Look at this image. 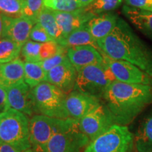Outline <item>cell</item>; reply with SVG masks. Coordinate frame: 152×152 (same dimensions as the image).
Segmentation results:
<instances>
[{
  "instance_id": "obj_20",
  "label": "cell",
  "mask_w": 152,
  "mask_h": 152,
  "mask_svg": "<svg viewBox=\"0 0 152 152\" xmlns=\"http://www.w3.org/2000/svg\"><path fill=\"white\" fill-rule=\"evenodd\" d=\"M135 147L138 152H152V111L139 127L135 136Z\"/></svg>"
},
{
  "instance_id": "obj_14",
  "label": "cell",
  "mask_w": 152,
  "mask_h": 152,
  "mask_svg": "<svg viewBox=\"0 0 152 152\" xmlns=\"http://www.w3.org/2000/svg\"><path fill=\"white\" fill-rule=\"evenodd\" d=\"M101 103L97 98L73 90L67 95L66 109L70 118L79 121Z\"/></svg>"
},
{
  "instance_id": "obj_28",
  "label": "cell",
  "mask_w": 152,
  "mask_h": 152,
  "mask_svg": "<svg viewBox=\"0 0 152 152\" xmlns=\"http://www.w3.org/2000/svg\"><path fill=\"white\" fill-rule=\"evenodd\" d=\"M41 45L42 43L36 42L29 39L22 47L20 52L21 59L24 60V62H40Z\"/></svg>"
},
{
  "instance_id": "obj_6",
  "label": "cell",
  "mask_w": 152,
  "mask_h": 152,
  "mask_svg": "<svg viewBox=\"0 0 152 152\" xmlns=\"http://www.w3.org/2000/svg\"><path fill=\"white\" fill-rule=\"evenodd\" d=\"M115 80L113 74L105 62L93 64L77 72L74 90L101 100L109 85Z\"/></svg>"
},
{
  "instance_id": "obj_4",
  "label": "cell",
  "mask_w": 152,
  "mask_h": 152,
  "mask_svg": "<svg viewBox=\"0 0 152 152\" xmlns=\"http://www.w3.org/2000/svg\"><path fill=\"white\" fill-rule=\"evenodd\" d=\"M78 125V121L72 118L61 119L35 114L30 121L31 149L39 152L43 146L54 135L77 128Z\"/></svg>"
},
{
  "instance_id": "obj_32",
  "label": "cell",
  "mask_w": 152,
  "mask_h": 152,
  "mask_svg": "<svg viewBox=\"0 0 152 152\" xmlns=\"http://www.w3.org/2000/svg\"><path fill=\"white\" fill-rule=\"evenodd\" d=\"M61 45H58L56 42H49L42 43L40 49L41 61L52 58L56 55L60 50Z\"/></svg>"
},
{
  "instance_id": "obj_24",
  "label": "cell",
  "mask_w": 152,
  "mask_h": 152,
  "mask_svg": "<svg viewBox=\"0 0 152 152\" xmlns=\"http://www.w3.org/2000/svg\"><path fill=\"white\" fill-rule=\"evenodd\" d=\"M22 46L8 38H0V64L20 58Z\"/></svg>"
},
{
  "instance_id": "obj_31",
  "label": "cell",
  "mask_w": 152,
  "mask_h": 152,
  "mask_svg": "<svg viewBox=\"0 0 152 152\" xmlns=\"http://www.w3.org/2000/svg\"><path fill=\"white\" fill-rule=\"evenodd\" d=\"M30 39L39 43H45L49 42H54L49 36L46 30L39 23H35L32 28L30 34Z\"/></svg>"
},
{
  "instance_id": "obj_15",
  "label": "cell",
  "mask_w": 152,
  "mask_h": 152,
  "mask_svg": "<svg viewBox=\"0 0 152 152\" xmlns=\"http://www.w3.org/2000/svg\"><path fill=\"white\" fill-rule=\"evenodd\" d=\"M67 57L77 72L86 66L104 62L100 51L90 45L68 48Z\"/></svg>"
},
{
  "instance_id": "obj_34",
  "label": "cell",
  "mask_w": 152,
  "mask_h": 152,
  "mask_svg": "<svg viewBox=\"0 0 152 152\" xmlns=\"http://www.w3.org/2000/svg\"><path fill=\"white\" fill-rule=\"evenodd\" d=\"M10 109L7 91L4 87L0 86V114L4 113Z\"/></svg>"
},
{
  "instance_id": "obj_8",
  "label": "cell",
  "mask_w": 152,
  "mask_h": 152,
  "mask_svg": "<svg viewBox=\"0 0 152 152\" xmlns=\"http://www.w3.org/2000/svg\"><path fill=\"white\" fill-rule=\"evenodd\" d=\"M114 125L111 114L104 103H101L79 121L78 128L90 141L105 132Z\"/></svg>"
},
{
  "instance_id": "obj_23",
  "label": "cell",
  "mask_w": 152,
  "mask_h": 152,
  "mask_svg": "<svg viewBox=\"0 0 152 152\" xmlns=\"http://www.w3.org/2000/svg\"><path fill=\"white\" fill-rule=\"evenodd\" d=\"M24 81L31 89L47 82V73L39 62H24Z\"/></svg>"
},
{
  "instance_id": "obj_30",
  "label": "cell",
  "mask_w": 152,
  "mask_h": 152,
  "mask_svg": "<svg viewBox=\"0 0 152 152\" xmlns=\"http://www.w3.org/2000/svg\"><path fill=\"white\" fill-rule=\"evenodd\" d=\"M67 50L68 48L65 47L61 46L60 50L58 51V53L52 58H49L48 59H46L42 61L39 62L45 71L47 73L49 71L56 67L57 66L60 65L62 63H64L65 61L68 59L67 57Z\"/></svg>"
},
{
  "instance_id": "obj_33",
  "label": "cell",
  "mask_w": 152,
  "mask_h": 152,
  "mask_svg": "<svg viewBox=\"0 0 152 152\" xmlns=\"http://www.w3.org/2000/svg\"><path fill=\"white\" fill-rule=\"evenodd\" d=\"M125 5L152 12V0H125Z\"/></svg>"
},
{
  "instance_id": "obj_18",
  "label": "cell",
  "mask_w": 152,
  "mask_h": 152,
  "mask_svg": "<svg viewBox=\"0 0 152 152\" xmlns=\"http://www.w3.org/2000/svg\"><path fill=\"white\" fill-rule=\"evenodd\" d=\"M24 82V61L20 58L0 64V86L7 88Z\"/></svg>"
},
{
  "instance_id": "obj_16",
  "label": "cell",
  "mask_w": 152,
  "mask_h": 152,
  "mask_svg": "<svg viewBox=\"0 0 152 152\" xmlns=\"http://www.w3.org/2000/svg\"><path fill=\"white\" fill-rule=\"evenodd\" d=\"M53 13L64 38L74 30L84 26L94 16V15L85 10V8L71 12L53 11Z\"/></svg>"
},
{
  "instance_id": "obj_17",
  "label": "cell",
  "mask_w": 152,
  "mask_h": 152,
  "mask_svg": "<svg viewBox=\"0 0 152 152\" xmlns=\"http://www.w3.org/2000/svg\"><path fill=\"white\" fill-rule=\"evenodd\" d=\"M119 17L114 13L94 16L86 23L89 31L96 41L106 37L115 28Z\"/></svg>"
},
{
  "instance_id": "obj_21",
  "label": "cell",
  "mask_w": 152,
  "mask_h": 152,
  "mask_svg": "<svg viewBox=\"0 0 152 152\" xmlns=\"http://www.w3.org/2000/svg\"><path fill=\"white\" fill-rule=\"evenodd\" d=\"M37 23L46 30L53 40L61 45L64 37L52 10L45 7L38 16Z\"/></svg>"
},
{
  "instance_id": "obj_26",
  "label": "cell",
  "mask_w": 152,
  "mask_h": 152,
  "mask_svg": "<svg viewBox=\"0 0 152 152\" xmlns=\"http://www.w3.org/2000/svg\"><path fill=\"white\" fill-rule=\"evenodd\" d=\"M24 0H0V14L17 18L23 16Z\"/></svg>"
},
{
  "instance_id": "obj_38",
  "label": "cell",
  "mask_w": 152,
  "mask_h": 152,
  "mask_svg": "<svg viewBox=\"0 0 152 152\" xmlns=\"http://www.w3.org/2000/svg\"><path fill=\"white\" fill-rule=\"evenodd\" d=\"M23 152H37V151H35V150H33V149H30L26 150V151H25Z\"/></svg>"
},
{
  "instance_id": "obj_3",
  "label": "cell",
  "mask_w": 152,
  "mask_h": 152,
  "mask_svg": "<svg viewBox=\"0 0 152 152\" xmlns=\"http://www.w3.org/2000/svg\"><path fill=\"white\" fill-rule=\"evenodd\" d=\"M30 121L27 115L13 109L0 114V142L21 152L31 149Z\"/></svg>"
},
{
  "instance_id": "obj_19",
  "label": "cell",
  "mask_w": 152,
  "mask_h": 152,
  "mask_svg": "<svg viewBox=\"0 0 152 152\" xmlns=\"http://www.w3.org/2000/svg\"><path fill=\"white\" fill-rule=\"evenodd\" d=\"M122 12L142 34L152 39V12L124 5Z\"/></svg>"
},
{
  "instance_id": "obj_35",
  "label": "cell",
  "mask_w": 152,
  "mask_h": 152,
  "mask_svg": "<svg viewBox=\"0 0 152 152\" xmlns=\"http://www.w3.org/2000/svg\"><path fill=\"white\" fill-rule=\"evenodd\" d=\"M0 152H21L9 144L0 142Z\"/></svg>"
},
{
  "instance_id": "obj_1",
  "label": "cell",
  "mask_w": 152,
  "mask_h": 152,
  "mask_svg": "<svg viewBox=\"0 0 152 152\" xmlns=\"http://www.w3.org/2000/svg\"><path fill=\"white\" fill-rule=\"evenodd\" d=\"M96 43L109 58L130 62L152 77L151 50L123 19L119 18L111 33Z\"/></svg>"
},
{
  "instance_id": "obj_29",
  "label": "cell",
  "mask_w": 152,
  "mask_h": 152,
  "mask_svg": "<svg viewBox=\"0 0 152 152\" xmlns=\"http://www.w3.org/2000/svg\"><path fill=\"white\" fill-rule=\"evenodd\" d=\"M45 8V0H24L23 16L37 23V18Z\"/></svg>"
},
{
  "instance_id": "obj_22",
  "label": "cell",
  "mask_w": 152,
  "mask_h": 152,
  "mask_svg": "<svg viewBox=\"0 0 152 152\" xmlns=\"http://www.w3.org/2000/svg\"><path fill=\"white\" fill-rule=\"evenodd\" d=\"M60 45L65 47L66 48L90 45L99 49L96 41L91 35L86 24L83 27L74 30L71 33L66 36Z\"/></svg>"
},
{
  "instance_id": "obj_37",
  "label": "cell",
  "mask_w": 152,
  "mask_h": 152,
  "mask_svg": "<svg viewBox=\"0 0 152 152\" xmlns=\"http://www.w3.org/2000/svg\"><path fill=\"white\" fill-rule=\"evenodd\" d=\"M1 34H2V18L0 14V38H1Z\"/></svg>"
},
{
  "instance_id": "obj_11",
  "label": "cell",
  "mask_w": 152,
  "mask_h": 152,
  "mask_svg": "<svg viewBox=\"0 0 152 152\" xmlns=\"http://www.w3.org/2000/svg\"><path fill=\"white\" fill-rule=\"evenodd\" d=\"M1 37L8 38L20 46H23L24 44L30 39V31L35 23L23 16L13 18L1 15Z\"/></svg>"
},
{
  "instance_id": "obj_2",
  "label": "cell",
  "mask_w": 152,
  "mask_h": 152,
  "mask_svg": "<svg viewBox=\"0 0 152 152\" xmlns=\"http://www.w3.org/2000/svg\"><path fill=\"white\" fill-rule=\"evenodd\" d=\"M102 99L114 124L126 126L152 102V86L115 80L106 90Z\"/></svg>"
},
{
  "instance_id": "obj_7",
  "label": "cell",
  "mask_w": 152,
  "mask_h": 152,
  "mask_svg": "<svg viewBox=\"0 0 152 152\" xmlns=\"http://www.w3.org/2000/svg\"><path fill=\"white\" fill-rule=\"evenodd\" d=\"M134 135L125 125L114 124L85 148L84 152H130Z\"/></svg>"
},
{
  "instance_id": "obj_25",
  "label": "cell",
  "mask_w": 152,
  "mask_h": 152,
  "mask_svg": "<svg viewBox=\"0 0 152 152\" xmlns=\"http://www.w3.org/2000/svg\"><path fill=\"white\" fill-rule=\"evenodd\" d=\"M123 0H94L85 7V10L94 16L111 12L121 7Z\"/></svg>"
},
{
  "instance_id": "obj_9",
  "label": "cell",
  "mask_w": 152,
  "mask_h": 152,
  "mask_svg": "<svg viewBox=\"0 0 152 152\" xmlns=\"http://www.w3.org/2000/svg\"><path fill=\"white\" fill-rule=\"evenodd\" d=\"M90 142L77 127L54 135L39 152H81Z\"/></svg>"
},
{
  "instance_id": "obj_10",
  "label": "cell",
  "mask_w": 152,
  "mask_h": 152,
  "mask_svg": "<svg viewBox=\"0 0 152 152\" xmlns=\"http://www.w3.org/2000/svg\"><path fill=\"white\" fill-rule=\"evenodd\" d=\"M101 54L116 80L128 84L152 86V77L137 66L125 61L112 59L102 52Z\"/></svg>"
},
{
  "instance_id": "obj_27",
  "label": "cell",
  "mask_w": 152,
  "mask_h": 152,
  "mask_svg": "<svg viewBox=\"0 0 152 152\" xmlns=\"http://www.w3.org/2000/svg\"><path fill=\"white\" fill-rule=\"evenodd\" d=\"M45 7L59 12H71L82 8L79 0H45Z\"/></svg>"
},
{
  "instance_id": "obj_13",
  "label": "cell",
  "mask_w": 152,
  "mask_h": 152,
  "mask_svg": "<svg viewBox=\"0 0 152 152\" xmlns=\"http://www.w3.org/2000/svg\"><path fill=\"white\" fill-rule=\"evenodd\" d=\"M77 71L67 59L47 73V82L55 85L66 94L75 89Z\"/></svg>"
},
{
  "instance_id": "obj_36",
  "label": "cell",
  "mask_w": 152,
  "mask_h": 152,
  "mask_svg": "<svg viewBox=\"0 0 152 152\" xmlns=\"http://www.w3.org/2000/svg\"><path fill=\"white\" fill-rule=\"evenodd\" d=\"M94 0H79L80 4L82 8H85L87 6L92 4Z\"/></svg>"
},
{
  "instance_id": "obj_12",
  "label": "cell",
  "mask_w": 152,
  "mask_h": 152,
  "mask_svg": "<svg viewBox=\"0 0 152 152\" xmlns=\"http://www.w3.org/2000/svg\"><path fill=\"white\" fill-rule=\"evenodd\" d=\"M4 89L7 91L11 109L21 112L29 117L35 115L33 89L25 81Z\"/></svg>"
},
{
  "instance_id": "obj_5",
  "label": "cell",
  "mask_w": 152,
  "mask_h": 152,
  "mask_svg": "<svg viewBox=\"0 0 152 152\" xmlns=\"http://www.w3.org/2000/svg\"><path fill=\"white\" fill-rule=\"evenodd\" d=\"M67 95L48 82L38 85L33 89L36 114L56 118H70L66 109Z\"/></svg>"
}]
</instances>
